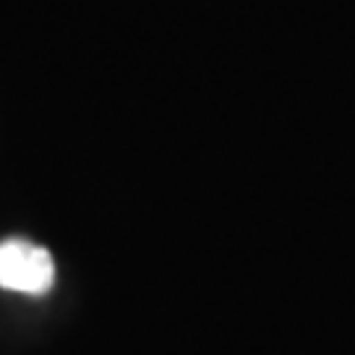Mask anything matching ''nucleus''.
Returning a JSON list of instances; mask_svg holds the SVG:
<instances>
[{
	"mask_svg": "<svg viewBox=\"0 0 355 355\" xmlns=\"http://www.w3.org/2000/svg\"><path fill=\"white\" fill-rule=\"evenodd\" d=\"M57 266L51 252L24 237H9L0 243V287L27 296H44L53 287Z\"/></svg>",
	"mask_w": 355,
	"mask_h": 355,
	"instance_id": "nucleus-1",
	"label": "nucleus"
}]
</instances>
